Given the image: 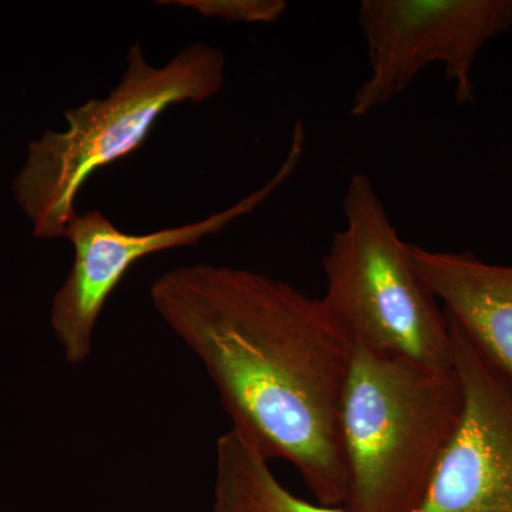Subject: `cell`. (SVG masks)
Segmentation results:
<instances>
[{"label":"cell","instance_id":"cell-1","mask_svg":"<svg viewBox=\"0 0 512 512\" xmlns=\"http://www.w3.org/2000/svg\"><path fill=\"white\" fill-rule=\"evenodd\" d=\"M150 298L200 360L237 430L301 474L319 504L345 505L342 402L353 346L320 299L227 265L177 266Z\"/></svg>","mask_w":512,"mask_h":512},{"label":"cell","instance_id":"cell-2","mask_svg":"<svg viewBox=\"0 0 512 512\" xmlns=\"http://www.w3.org/2000/svg\"><path fill=\"white\" fill-rule=\"evenodd\" d=\"M227 57L195 43L164 66L147 62L140 43L128 49L127 69L106 99L64 113L67 127L32 141L13 194L40 239L64 238L76 220V200L97 171L143 146L170 107L201 103L220 93Z\"/></svg>","mask_w":512,"mask_h":512},{"label":"cell","instance_id":"cell-3","mask_svg":"<svg viewBox=\"0 0 512 512\" xmlns=\"http://www.w3.org/2000/svg\"><path fill=\"white\" fill-rule=\"evenodd\" d=\"M456 369L433 370L353 348L342 402L349 512H416L456 433Z\"/></svg>","mask_w":512,"mask_h":512},{"label":"cell","instance_id":"cell-4","mask_svg":"<svg viewBox=\"0 0 512 512\" xmlns=\"http://www.w3.org/2000/svg\"><path fill=\"white\" fill-rule=\"evenodd\" d=\"M345 227L323 256V308L353 348L433 370L453 369L446 311L421 281L366 174L350 177Z\"/></svg>","mask_w":512,"mask_h":512},{"label":"cell","instance_id":"cell-5","mask_svg":"<svg viewBox=\"0 0 512 512\" xmlns=\"http://www.w3.org/2000/svg\"><path fill=\"white\" fill-rule=\"evenodd\" d=\"M359 23L370 74L350 116H369L439 63L457 103L476 101L474 69L484 47L512 29V0H365Z\"/></svg>","mask_w":512,"mask_h":512},{"label":"cell","instance_id":"cell-6","mask_svg":"<svg viewBox=\"0 0 512 512\" xmlns=\"http://www.w3.org/2000/svg\"><path fill=\"white\" fill-rule=\"evenodd\" d=\"M305 151L302 123L293 128L291 147L271 180L234 205L192 224L158 229L148 234L121 231L100 211L79 214L64 238L72 242L74 259L50 308V328L69 365H82L93 349L94 330L111 293L141 259L191 247L218 234L232 222L254 212L295 174Z\"/></svg>","mask_w":512,"mask_h":512},{"label":"cell","instance_id":"cell-7","mask_svg":"<svg viewBox=\"0 0 512 512\" xmlns=\"http://www.w3.org/2000/svg\"><path fill=\"white\" fill-rule=\"evenodd\" d=\"M447 319L463 414L416 512H512V377Z\"/></svg>","mask_w":512,"mask_h":512},{"label":"cell","instance_id":"cell-8","mask_svg":"<svg viewBox=\"0 0 512 512\" xmlns=\"http://www.w3.org/2000/svg\"><path fill=\"white\" fill-rule=\"evenodd\" d=\"M410 256L447 315L512 377V266L417 245Z\"/></svg>","mask_w":512,"mask_h":512},{"label":"cell","instance_id":"cell-9","mask_svg":"<svg viewBox=\"0 0 512 512\" xmlns=\"http://www.w3.org/2000/svg\"><path fill=\"white\" fill-rule=\"evenodd\" d=\"M215 451L214 512H349L293 494L237 430L222 434Z\"/></svg>","mask_w":512,"mask_h":512},{"label":"cell","instance_id":"cell-10","mask_svg":"<svg viewBox=\"0 0 512 512\" xmlns=\"http://www.w3.org/2000/svg\"><path fill=\"white\" fill-rule=\"evenodd\" d=\"M160 5H177L195 10L208 19L232 23H274L284 15V0H171Z\"/></svg>","mask_w":512,"mask_h":512}]
</instances>
